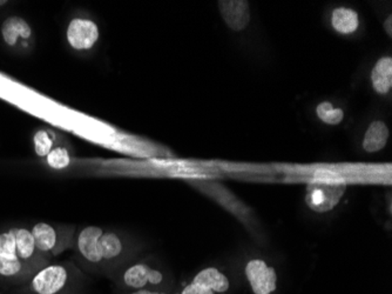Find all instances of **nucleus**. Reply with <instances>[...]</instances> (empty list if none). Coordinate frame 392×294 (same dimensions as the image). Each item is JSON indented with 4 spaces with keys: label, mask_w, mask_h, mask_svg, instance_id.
Here are the masks:
<instances>
[{
    "label": "nucleus",
    "mask_w": 392,
    "mask_h": 294,
    "mask_svg": "<svg viewBox=\"0 0 392 294\" xmlns=\"http://www.w3.org/2000/svg\"><path fill=\"white\" fill-rule=\"evenodd\" d=\"M24 263L18 256L0 254V276L13 277L23 271Z\"/></svg>",
    "instance_id": "obj_18"
},
{
    "label": "nucleus",
    "mask_w": 392,
    "mask_h": 294,
    "mask_svg": "<svg viewBox=\"0 0 392 294\" xmlns=\"http://www.w3.org/2000/svg\"><path fill=\"white\" fill-rule=\"evenodd\" d=\"M183 294H214L209 288H204L202 285L192 283L183 291Z\"/></svg>",
    "instance_id": "obj_20"
},
{
    "label": "nucleus",
    "mask_w": 392,
    "mask_h": 294,
    "mask_svg": "<svg viewBox=\"0 0 392 294\" xmlns=\"http://www.w3.org/2000/svg\"><path fill=\"white\" fill-rule=\"evenodd\" d=\"M74 247L83 263L103 267L119 259L125 251L124 240L114 231L99 226H86L74 238Z\"/></svg>",
    "instance_id": "obj_1"
},
{
    "label": "nucleus",
    "mask_w": 392,
    "mask_h": 294,
    "mask_svg": "<svg viewBox=\"0 0 392 294\" xmlns=\"http://www.w3.org/2000/svg\"><path fill=\"white\" fill-rule=\"evenodd\" d=\"M193 283L202 285L204 288H209L213 292H219V293H224L229 288V281L227 277L214 267H209V268L202 270L196 274Z\"/></svg>",
    "instance_id": "obj_13"
},
{
    "label": "nucleus",
    "mask_w": 392,
    "mask_h": 294,
    "mask_svg": "<svg viewBox=\"0 0 392 294\" xmlns=\"http://www.w3.org/2000/svg\"><path fill=\"white\" fill-rule=\"evenodd\" d=\"M389 139V128L386 123L376 120L370 124L363 139V149L369 153L379 152L384 149Z\"/></svg>",
    "instance_id": "obj_10"
},
{
    "label": "nucleus",
    "mask_w": 392,
    "mask_h": 294,
    "mask_svg": "<svg viewBox=\"0 0 392 294\" xmlns=\"http://www.w3.org/2000/svg\"><path fill=\"white\" fill-rule=\"evenodd\" d=\"M65 38L73 52L78 55L92 52L100 40L99 25L87 14H74L66 25Z\"/></svg>",
    "instance_id": "obj_2"
},
{
    "label": "nucleus",
    "mask_w": 392,
    "mask_h": 294,
    "mask_svg": "<svg viewBox=\"0 0 392 294\" xmlns=\"http://www.w3.org/2000/svg\"><path fill=\"white\" fill-rule=\"evenodd\" d=\"M62 135L52 128H39L33 135L35 152L40 158H46L52 149L62 140Z\"/></svg>",
    "instance_id": "obj_14"
},
{
    "label": "nucleus",
    "mask_w": 392,
    "mask_h": 294,
    "mask_svg": "<svg viewBox=\"0 0 392 294\" xmlns=\"http://www.w3.org/2000/svg\"><path fill=\"white\" fill-rule=\"evenodd\" d=\"M246 274L255 294H270L276 290V272L267 266L263 260H250L246 267Z\"/></svg>",
    "instance_id": "obj_7"
},
{
    "label": "nucleus",
    "mask_w": 392,
    "mask_h": 294,
    "mask_svg": "<svg viewBox=\"0 0 392 294\" xmlns=\"http://www.w3.org/2000/svg\"><path fill=\"white\" fill-rule=\"evenodd\" d=\"M125 284L133 288H142L151 284H160L162 281V274L158 271L153 270L144 264H138L129 267L124 273Z\"/></svg>",
    "instance_id": "obj_9"
},
{
    "label": "nucleus",
    "mask_w": 392,
    "mask_h": 294,
    "mask_svg": "<svg viewBox=\"0 0 392 294\" xmlns=\"http://www.w3.org/2000/svg\"><path fill=\"white\" fill-rule=\"evenodd\" d=\"M333 28L341 35H351L357 31L359 18L356 11L349 7H338L331 16Z\"/></svg>",
    "instance_id": "obj_12"
},
{
    "label": "nucleus",
    "mask_w": 392,
    "mask_h": 294,
    "mask_svg": "<svg viewBox=\"0 0 392 294\" xmlns=\"http://www.w3.org/2000/svg\"><path fill=\"white\" fill-rule=\"evenodd\" d=\"M0 35L8 49L28 50L33 43L31 25L19 16L6 18L0 28Z\"/></svg>",
    "instance_id": "obj_5"
},
{
    "label": "nucleus",
    "mask_w": 392,
    "mask_h": 294,
    "mask_svg": "<svg viewBox=\"0 0 392 294\" xmlns=\"http://www.w3.org/2000/svg\"><path fill=\"white\" fill-rule=\"evenodd\" d=\"M12 232L16 238L17 256L23 263L31 260L35 256V253H39L35 249V239L30 230L12 229Z\"/></svg>",
    "instance_id": "obj_15"
},
{
    "label": "nucleus",
    "mask_w": 392,
    "mask_h": 294,
    "mask_svg": "<svg viewBox=\"0 0 392 294\" xmlns=\"http://www.w3.org/2000/svg\"><path fill=\"white\" fill-rule=\"evenodd\" d=\"M317 115L321 120L328 125L341 124L344 119V112L342 108H335L329 101H323L317 106Z\"/></svg>",
    "instance_id": "obj_17"
},
{
    "label": "nucleus",
    "mask_w": 392,
    "mask_h": 294,
    "mask_svg": "<svg viewBox=\"0 0 392 294\" xmlns=\"http://www.w3.org/2000/svg\"><path fill=\"white\" fill-rule=\"evenodd\" d=\"M71 160H72V149L64 137L46 157L47 165L54 170H64L66 167H69Z\"/></svg>",
    "instance_id": "obj_16"
},
{
    "label": "nucleus",
    "mask_w": 392,
    "mask_h": 294,
    "mask_svg": "<svg viewBox=\"0 0 392 294\" xmlns=\"http://www.w3.org/2000/svg\"><path fill=\"white\" fill-rule=\"evenodd\" d=\"M221 16L224 23L233 31H242L247 28L250 21V9L249 4L245 0H234V1H219Z\"/></svg>",
    "instance_id": "obj_8"
},
{
    "label": "nucleus",
    "mask_w": 392,
    "mask_h": 294,
    "mask_svg": "<svg viewBox=\"0 0 392 294\" xmlns=\"http://www.w3.org/2000/svg\"><path fill=\"white\" fill-rule=\"evenodd\" d=\"M0 254L17 256V245L12 229L7 232L0 233Z\"/></svg>",
    "instance_id": "obj_19"
},
{
    "label": "nucleus",
    "mask_w": 392,
    "mask_h": 294,
    "mask_svg": "<svg viewBox=\"0 0 392 294\" xmlns=\"http://www.w3.org/2000/svg\"><path fill=\"white\" fill-rule=\"evenodd\" d=\"M69 271L64 265H50L39 271L32 281V288L38 294H55L69 281Z\"/></svg>",
    "instance_id": "obj_6"
},
{
    "label": "nucleus",
    "mask_w": 392,
    "mask_h": 294,
    "mask_svg": "<svg viewBox=\"0 0 392 294\" xmlns=\"http://www.w3.org/2000/svg\"><path fill=\"white\" fill-rule=\"evenodd\" d=\"M35 249L42 254L57 252L74 245V230H58L47 222H38L31 230Z\"/></svg>",
    "instance_id": "obj_4"
},
{
    "label": "nucleus",
    "mask_w": 392,
    "mask_h": 294,
    "mask_svg": "<svg viewBox=\"0 0 392 294\" xmlns=\"http://www.w3.org/2000/svg\"><path fill=\"white\" fill-rule=\"evenodd\" d=\"M132 294H160L158 292L146 291V290H140V291L134 292Z\"/></svg>",
    "instance_id": "obj_22"
},
{
    "label": "nucleus",
    "mask_w": 392,
    "mask_h": 294,
    "mask_svg": "<svg viewBox=\"0 0 392 294\" xmlns=\"http://www.w3.org/2000/svg\"><path fill=\"white\" fill-rule=\"evenodd\" d=\"M371 81L377 94H389L392 86V59L390 57H383L376 62L372 69Z\"/></svg>",
    "instance_id": "obj_11"
},
{
    "label": "nucleus",
    "mask_w": 392,
    "mask_h": 294,
    "mask_svg": "<svg viewBox=\"0 0 392 294\" xmlns=\"http://www.w3.org/2000/svg\"><path fill=\"white\" fill-rule=\"evenodd\" d=\"M391 21L392 17L391 16H389V17H388V19H386V23H384V28H386V32H388V35H391L392 32Z\"/></svg>",
    "instance_id": "obj_21"
},
{
    "label": "nucleus",
    "mask_w": 392,
    "mask_h": 294,
    "mask_svg": "<svg viewBox=\"0 0 392 294\" xmlns=\"http://www.w3.org/2000/svg\"><path fill=\"white\" fill-rule=\"evenodd\" d=\"M347 185L336 180H317L306 186V203L313 211H330L343 197Z\"/></svg>",
    "instance_id": "obj_3"
}]
</instances>
